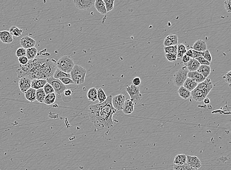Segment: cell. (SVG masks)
Wrapping results in <instances>:
<instances>
[{"mask_svg": "<svg viewBox=\"0 0 231 170\" xmlns=\"http://www.w3.org/2000/svg\"><path fill=\"white\" fill-rule=\"evenodd\" d=\"M191 49L199 52H204V51L208 50L207 43L203 40L198 39L195 42Z\"/></svg>", "mask_w": 231, "mask_h": 170, "instance_id": "obj_15", "label": "cell"}, {"mask_svg": "<svg viewBox=\"0 0 231 170\" xmlns=\"http://www.w3.org/2000/svg\"><path fill=\"white\" fill-rule=\"evenodd\" d=\"M37 53V50L35 47L31 48L26 49V57L29 60L35 59Z\"/></svg>", "mask_w": 231, "mask_h": 170, "instance_id": "obj_31", "label": "cell"}, {"mask_svg": "<svg viewBox=\"0 0 231 170\" xmlns=\"http://www.w3.org/2000/svg\"><path fill=\"white\" fill-rule=\"evenodd\" d=\"M186 47L182 43H180L177 45V59L182 58L183 56L186 53Z\"/></svg>", "mask_w": 231, "mask_h": 170, "instance_id": "obj_29", "label": "cell"}, {"mask_svg": "<svg viewBox=\"0 0 231 170\" xmlns=\"http://www.w3.org/2000/svg\"><path fill=\"white\" fill-rule=\"evenodd\" d=\"M76 7L80 10H87L94 6L95 0H74Z\"/></svg>", "mask_w": 231, "mask_h": 170, "instance_id": "obj_8", "label": "cell"}, {"mask_svg": "<svg viewBox=\"0 0 231 170\" xmlns=\"http://www.w3.org/2000/svg\"><path fill=\"white\" fill-rule=\"evenodd\" d=\"M126 90L130 97V100L134 104H137L142 99V95L140 94V88L139 86L131 85L126 86Z\"/></svg>", "mask_w": 231, "mask_h": 170, "instance_id": "obj_6", "label": "cell"}, {"mask_svg": "<svg viewBox=\"0 0 231 170\" xmlns=\"http://www.w3.org/2000/svg\"><path fill=\"white\" fill-rule=\"evenodd\" d=\"M165 54L173 53L177 55V45L173 46L165 47L164 48Z\"/></svg>", "mask_w": 231, "mask_h": 170, "instance_id": "obj_37", "label": "cell"}, {"mask_svg": "<svg viewBox=\"0 0 231 170\" xmlns=\"http://www.w3.org/2000/svg\"><path fill=\"white\" fill-rule=\"evenodd\" d=\"M26 50L23 48H19L16 51V56L18 57H26Z\"/></svg>", "mask_w": 231, "mask_h": 170, "instance_id": "obj_39", "label": "cell"}, {"mask_svg": "<svg viewBox=\"0 0 231 170\" xmlns=\"http://www.w3.org/2000/svg\"><path fill=\"white\" fill-rule=\"evenodd\" d=\"M178 36L177 35L170 34L165 38L163 42L165 47L173 46L178 45Z\"/></svg>", "mask_w": 231, "mask_h": 170, "instance_id": "obj_14", "label": "cell"}, {"mask_svg": "<svg viewBox=\"0 0 231 170\" xmlns=\"http://www.w3.org/2000/svg\"><path fill=\"white\" fill-rule=\"evenodd\" d=\"M86 70L78 65H75L70 73L71 79L76 85H81L85 81Z\"/></svg>", "mask_w": 231, "mask_h": 170, "instance_id": "obj_3", "label": "cell"}, {"mask_svg": "<svg viewBox=\"0 0 231 170\" xmlns=\"http://www.w3.org/2000/svg\"><path fill=\"white\" fill-rule=\"evenodd\" d=\"M191 59V57L187 56L186 54H184V55L183 56V57H182V58H181V60H182V62L184 64V65H185L187 63L190 61V60Z\"/></svg>", "mask_w": 231, "mask_h": 170, "instance_id": "obj_50", "label": "cell"}, {"mask_svg": "<svg viewBox=\"0 0 231 170\" xmlns=\"http://www.w3.org/2000/svg\"><path fill=\"white\" fill-rule=\"evenodd\" d=\"M47 83L52 86L55 94L61 95L66 90V86L59 79H55L53 76L47 79Z\"/></svg>", "mask_w": 231, "mask_h": 170, "instance_id": "obj_7", "label": "cell"}, {"mask_svg": "<svg viewBox=\"0 0 231 170\" xmlns=\"http://www.w3.org/2000/svg\"><path fill=\"white\" fill-rule=\"evenodd\" d=\"M165 57L169 62H175L177 60V55L173 53H167L165 55Z\"/></svg>", "mask_w": 231, "mask_h": 170, "instance_id": "obj_40", "label": "cell"}, {"mask_svg": "<svg viewBox=\"0 0 231 170\" xmlns=\"http://www.w3.org/2000/svg\"><path fill=\"white\" fill-rule=\"evenodd\" d=\"M94 6L97 11L101 14L105 15L107 13L105 5L103 0H96Z\"/></svg>", "mask_w": 231, "mask_h": 170, "instance_id": "obj_22", "label": "cell"}, {"mask_svg": "<svg viewBox=\"0 0 231 170\" xmlns=\"http://www.w3.org/2000/svg\"><path fill=\"white\" fill-rule=\"evenodd\" d=\"M9 32L12 36L15 37H19L21 36L22 34L23 33L22 30L18 28L16 26H13L11 27L9 29Z\"/></svg>", "mask_w": 231, "mask_h": 170, "instance_id": "obj_33", "label": "cell"}, {"mask_svg": "<svg viewBox=\"0 0 231 170\" xmlns=\"http://www.w3.org/2000/svg\"><path fill=\"white\" fill-rule=\"evenodd\" d=\"M187 155L184 154H179L175 156L174 159V163L177 165H183L186 163Z\"/></svg>", "mask_w": 231, "mask_h": 170, "instance_id": "obj_26", "label": "cell"}, {"mask_svg": "<svg viewBox=\"0 0 231 170\" xmlns=\"http://www.w3.org/2000/svg\"><path fill=\"white\" fill-rule=\"evenodd\" d=\"M47 83V80L42 79H33L32 80L31 88L36 90L43 88Z\"/></svg>", "mask_w": 231, "mask_h": 170, "instance_id": "obj_21", "label": "cell"}, {"mask_svg": "<svg viewBox=\"0 0 231 170\" xmlns=\"http://www.w3.org/2000/svg\"><path fill=\"white\" fill-rule=\"evenodd\" d=\"M187 78L192 79L196 82H197L198 83H201L206 79L202 75L200 74L198 71L188 72V74H187Z\"/></svg>", "mask_w": 231, "mask_h": 170, "instance_id": "obj_19", "label": "cell"}, {"mask_svg": "<svg viewBox=\"0 0 231 170\" xmlns=\"http://www.w3.org/2000/svg\"><path fill=\"white\" fill-rule=\"evenodd\" d=\"M178 92L179 96L184 100H187L191 97V92L183 86L179 87Z\"/></svg>", "mask_w": 231, "mask_h": 170, "instance_id": "obj_27", "label": "cell"}, {"mask_svg": "<svg viewBox=\"0 0 231 170\" xmlns=\"http://www.w3.org/2000/svg\"><path fill=\"white\" fill-rule=\"evenodd\" d=\"M126 100V97L123 94L115 95L112 97V104L114 108L118 111L122 110L123 107Z\"/></svg>", "mask_w": 231, "mask_h": 170, "instance_id": "obj_9", "label": "cell"}, {"mask_svg": "<svg viewBox=\"0 0 231 170\" xmlns=\"http://www.w3.org/2000/svg\"><path fill=\"white\" fill-rule=\"evenodd\" d=\"M25 97L26 100L31 103L36 101V90L34 88H30L25 93Z\"/></svg>", "mask_w": 231, "mask_h": 170, "instance_id": "obj_24", "label": "cell"}, {"mask_svg": "<svg viewBox=\"0 0 231 170\" xmlns=\"http://www.w3.org/2000/svg\"><path fill=\"white\" fill-rule=\"evenodd\" d=\"M0 40L5 44H10L13 42V36L7 30L0 31Z\"/></svg>", "mask_w": 231, "mask_h": 170, "instance_id": "obj_16", "label": "cell"}, {"mask_svg": "<svg viewBox=\"0 0 231 170\" xmlns=\"http://www.w3.org/2000/svg\"><path fill=\"white\" fill-rule=\"evenodd\" d=\"M18 60L19 62L20 63V65H26L29 62V59L27 58L26 57H18Z\"/></svg>", "mask_w": 231, "mask_h": 170, "instance_id": "obj_47", "label": "cell"}, {"mask_svg": "<svg viewBox=\"0 0 231 170\" xmlns=\"http://www.w3.org/2000/svg\"><path fill=\"white\" fill-rule=\"evenodd\" d=\"M223 79L226 82L228 83L229 85V87H231V71H230L229 72L226 74L224 76H223Z\"/></svg>", "mask_w": 231, "mask_h": 170, "instance_id": "obj_41", "label": "cell"}, {"mask_svg": "<svg viewBox=\"0 0 231 170\" xmlns=\"http://www.w3.org/2000/svg\"><path fill=\"white\" fill-rule=\"evenodd\" d=\"M204 54V52H198V51H194V50H192V58H195V59H196V58H199V57H203Z\"/></svg>", "mask_w": 231, "mask_h": 170, "instance_id": "obj_44", "label": "cell"}, {"mask_svg": "<svg viewBox=\"0 0 231 170\" xmlns=\"http://www.w3.org/2000/svg\"><path fill=\"white\" fill-rule=\"evenodd\" d=\"M185 170H198L197 169H195V168H192L190 166H189L188 164H186V167Z\"/></svg>", "mask_w": 231, "mask_h": 170, "instance_id": "obj_53", "label": "cell"}, {"mask_svg": "<svg viewBox=\"0 0 231 170\" xmlns=\"http://www.w3.org/2000/svg\"><path fill=\"white\" fill-rule=\"evenodd\" d=\"M186 163L183 165H174V170H185Z\"/></svg>", "mask_w": 231, "mask_h": 170, "instance_id": "obj_49", "label": "cell"}, {"mask_svg": "<svg viewBox=\"0 0 231 170\" xmlns=\"http://www.w3.org/2000/svg\"><path fill=\"white\" fill-rule=\"evenodd\" d=\"M203 101L204 103L206 104H209L210 103V100L209 98H205Z\"/></svg>", "mask_w": 231, "mask_h": 170, "instance_id": "obj_54", "label": "cell"}, {"mask_svg": "<svg viewBox=\"0 0 231 170\" xmlns=\"http://www.w3.org/2000/svg\"><path fill=\"white\" fill-rule=\"evenodd\" d=\"M97 98L99 103H103L106 101L107 96L102 88H99L97 90Z\"/></svg>", "mask_w": 231, "mask_h": 170, "instance_id": "obj_34", "label": "cell"}, {"mask_svg": "<svg viewBox=\"0 0 231 170\" xmlns=\"http://www.w3.org/2000/svg\"><path fill=\"white\" fill-rule=\"evenodd\" d=\"M32 80L28 76H25L19 80L18 86L23 93H25L27 90L31 88V82Z\"/></svg>", "mask_w": 231, "mask_h": 170, "instance_id": "obj_11", "label": "cell"}, {"mask_svg": "<svg viewBox=\"0 0 231 170\" xmlns=\"http://www.w3.org/2000/svg\"><path fill=\"white\" fill-rule=\"evenodd\" d=\"M20 45L24 49H28L34 47L35 46L36 42L33 38L29 36H25L20 39Z\"/></svg>", "mask_w": 231, "mask_h": 170, "instance_id": "obj_12", "label": "cell"}, {"mask_svg": "<svg viewBox=\"0 0 231 170\" xmlns=\"http://www.w3.org/2000/svg\"><path fill=\"white\" fill-rule=\"evenodd\" d=\"M53 77L55 79H59L60 78H71L70 74L69 73H65L60 70L57 68L55 71V73L54 74Z\"/></svg>", "mask_w": 231, "mask_h": 170, "instance_id": "obj_32", "label": "cell"}, {"mask_svg": "<svg viewBox=\"0 0 231 170\" xmlns=\"http://www.w3.org/2000/svg\"><path fill=\"white\" fill-rule=\"evenodd\" d=\"M197 71L204 78L207 79L211 73V68L208 65H200Z\"/></svg>", "mask_w": 231, "mask_h": 170, "instance_id": "obj_25", "label": "cell"}, {"mask_svg": "<svg viewBox=\"0 0 231 170\" xmlns=\"http://www.w3.org/2000/svg\"><path fill=\"white\" fill-rule=\"evenodd\" d=\"M185 54L192 58V49H189L188 51H187Z\"/></svg>", "mask_w": 231, "mask_h": 170, "instance_id": "obj_52", "label": "cell"}, {"mask_svg": "<svg viewBox=\"0 0 231 170\" xmlns=\"http://www.w3.org/2000/svg\"><path fill=\"white\" fill-rule=\"evenodd\" d=\"M204 53V54L203 58L207 60L209 62H211V60H212V57H211V54L209 50H207Z\"/></svg>", "mask_w": 231, "mask_h": 170, "instance_id": "obj_43", "label": "cell"}, {"mask_svg": "<svg viewBox=\"0 0 231 170\" xmlns=\"http://www.w3.org/2000/svg\"><path fill=\"white\" fill-rule=\"evenodd\" d=\"M135 104L131 100H125L122 111L125 114H130L134 111Z\"/></svg>", "mask_w": 231, "mask_h": 170, "instance_id": "obj_17", "label": "cell"}, {"mask_svg": "<svg viewBox=\"0 0 231 170\" xmlns=\"http://www.w3.org/2000/svg\"><path fill=\"white\" fill-rule=\"evenodd\" d=\"M57 69L56 61L50 58H35L29 60L26 65H20L17 69L19 79L27 76L31 79L47 80L53 76Z\"/></svg>", "mask_w": 231, "mask_h": 170, "instance_id": "obj_1", "label": "cell"}, {"mask_svg": "<svg viewBox=\"0 0 231 170\" xmlns=\"http://www.w3.org/2000/svg\"><path fill=\"white\" fill-rule=\"evenodd\" d=\"M46 96V94L43 88L36 90V100L39 103H43Z\"/></svg>", "mask_w": 231, "mask_h": 170, "instance_id": "obj_35", "label": "cell"}, {"mask_svg": "<svg viewBox=\"0 0 231 170\" xmlns=\"http://www.w3.org/2000/svg\"><path fill=\"white\" fill-rule=\"evenodd\" d=\"M59 80L62 82V83L66 85H71V84H75L74 81H72L71 78H60Z\"/></svg>", "mask_w": 231, "mask_h": 170, "instance_id": "obj_42", "label": "cell"}, {"mask_svg": "<svg viewBox=\"0 0 231 170\" xmlns=\"http://www.w3.org/2000/svg\"><path fill=\"white\" fill-rule=\"evenodd\" d=\"M198 85V83L197 82H196V81L190 78H187L182 86L187 89L189 91L191 92L194 90V89L197 87Z\"/></svg>", "mask_w": 231, "mask_h": 170, "instance_id": "obj_23", "label": "cell"}, {"mask_svg": "<svg viewBox=\"0 0 231 170\" xmlns=\"http://www.w3.org/2000/svg\"><path fill=\"white\" fill-rule=\"evenodd\" d=\"M56 94H55V93H50V94L46 95L43 103H45V104H47V105H51V104H53L54 103V102L56 101Z\"/></svg>", "mask_w": 231, "mask_h": 170, "instance_id": "obj_30", "label": "cell"}, {"mask_svg": "<svg viewBox=\"0 0 231 170\" xmlns=\"http://www.w3.org/2000/svg\"><path fill=\"white\" fill-rule=\"evenodd\" d=\"M112 95H109L103 103L92 104L88 108L90 121L98 129L104 130L113 126L112 117L117 110L112 106Z\"/></svg>", "mask_w": 231, "mask_h": 170, "instance_id": "obj_2", "label": "cell"}, {"mask_svg": "<svg viewBox=\"0 0 231 170\" xmlns=\"http://www.w3.org/2000/svg\"><path fill=\"white\" fill-rule=\"evenodd\" d=\"M213 87L214 86L210 81V79H206L204 81L201 83H198L196 88L208 96L209 93L210 92V91L213 89Z\"/></svg>", "mask_w": 231, "mask_h": 170, "instance_id": "obj_10", "label": "cell"}, {"mask_svg": "<svg viewBox=\"0 0 231 170\" xmlns=\"http://www.w3.org/2000/svg\"><path fill=\"white\" fill-rule=\"evenodd\" d=\"M191 96L192 97L193 99L197 102H202L203 101L205 98H207V95H205L204 93L199 90L195 88L194 90L191 92Z\"/></svg>", "mask_w": 231, "mask_h": 170, "instance_id": "obj_20", "label": "cell"}, {"mask_svg": "<svg viewBox=\"0 0 231 170\" xmlns=\"http://www.w3.org/2000/svg\"><path fill=\"white\" fill-rule=\"evenodd\" d=\"M200 65V64L196 59L191 58L187 63L184 66L187 67L189 72H195L197 71Z\"/></svg>", "mask_w": 231, "mask_h": 170, "instance_id": "obj_18", "label": "cell"}, {"mask_svg": "<svg viewBox=\"0 0 231 170\" xmlns=\"http://www.w3.org/2000/svg\"><path fill=\"white\" fill-rule=\"evenodd\" d=\"M64 93L65 96H67V97H70L72 94V91L70 89H66Z\"/></svg>", "mask_w": 231, "mask_h": 170, "instance_id": "obj_51", "label": "cell"}, {"mask_svg": "<svg viewBox=\"0 0 231 170\" xmlns=\"http://www.w3.org/2000/svg\"><path fill=\"white\" fill-rule=\"evenodd\" d=\"M231 0H227L224 2V7L225 8L226 11L228 13L231 12Z\"/></svg>", "mask_w": 231, "mask_h": 170, "instance_id": "obj_46", "label": "cell"}, {"mask_svg": "<svg viewBox=\"0 0 231 170\" xmlns=\"http://www.w3.org/2000/svg\"><path fill=\"white\" fill-rule=\"evenodd\" d=\"M189 72L187 67H182V68L178 70L174 76V84L177 87H181L183 86L186 79H187V74Z\"/></svg>", "mask_w": 231, "mask_h": 170, "instance_id": "obj_5", "label": "cell"}, {"mask_svg": "<svg viewBox=\"0 0 231 170\" xmlns=\"http://www.w3.org/2000/svg\"><path fill=\"white\" fill-rule=\"evenodd\" d=\"M196 59L197 60L201 65H208V66L210 65V63L204 59L203 57H199V58H196Z\"/></svg>", "mask_w": 231, "mask_h": 170, "instance_id": "obj_45", "label": "cell"}, {"mask_svg": "<svg viewBox=\"0 0 231 170\" xmlns=\"http://www.w3.org/2000/svg\"><path fill=\"white\" fill-rule=\"evenodd\" d=\"M187 164L192 168L198 169L202 166L201 161L197 156L187 155Z\"/></svg>", "mask_w": 231, "mask_h": 170, "instance_id": "obj_13", "label": "cell"}, {"mask_svg": "<svg viewBox=\"0 0 231 170\" xmlns=\"http://www.w3.org/2000/svg\"><path fill=\"white\" fill-rule=\"evenodd\" d=\"M132 85H134L138 86L140 85L141 83V79L139 77H135L132 80Z\"/></svg>", "mask_w": 231, "mask_h": 170, "instance_id": "obj_48", "label": "cell"}, {"mask_svg": "<svg viewBox=\"0 0 231 170\" xmlns=\"http://www.w3.org/2000/svg\"><path fill=\"white\" fill-rule=\"evenodd\" d=\"M43 89L46 95L50 94V93H55V91L54 90L53 88L52 87V86L49 85V83H47L45 85V86L43 87Z\"/></svg>", "mask_w": 231, "mask_h": 170, "instance_id": "obj_38", "label": "cell"}, {"mask_svg": "<svg viewBox=\"0 0 231 170\" xmlns=\"http://www.w3.org/2000/svg\"><path fill=\"white\" fill-rule=\"evenodd\" d=\"M87 97L89 101L95 102L98 100L97 98V90L96 88L93 87L89 89L87 93Z\"/></svg>", "mask_w": 231, "mask_h": 170, "instance_id": "obj_28", "label": "cell"}, {"mask_svg": "<svg viewBox=\"0 0 231 170\" xmlns=\"http://www.w3.org/2000/svg\"><path fill=\"white\" fill-rule=\"evenodd\" d=\"M103 2H104V4L105 5L107 12L112 11L114 8L115 1L114 0H104Z\"/></svg>", "mask_w": 231, "mask_h": 170, "instance_id": "obj_36", "label": "cell"}, {"mask_svg": "<svg viewBox=\"0 0 231 170\" xmlns=\"http://www.w3.org/2000/svg\"><path fill=\"white\" fill-rule=\"evenodd\" d=\"M74 60L70 56H65L62 57L56 62L57 68L63 72L70 73L75 66Z\"/></svg>", "mask_w": 231, "mask_h": 170, "instance_id": "obj_4", "label": "cell"}]
</instances>
